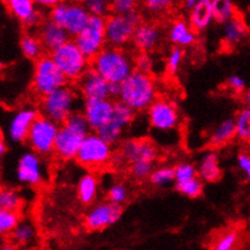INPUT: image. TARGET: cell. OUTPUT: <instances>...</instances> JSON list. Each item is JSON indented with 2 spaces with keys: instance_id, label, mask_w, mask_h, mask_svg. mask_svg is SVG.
I'll use <instances>...</instances> for the list:
<instances>
[{
  "instance_id": "cell-1",
  "label": "cell",
  "mask_w": 250,
  "mask_h": 250,
  "mask_svg": "<svg viewBox=\"0 0 250 250\" xmlns=\"http://www.w3.org/2000/svg\"><path fill=\"white\" fill-rule=\"evenodd\" d=\"M90 64L109 84H122L136 71L135 59L121 47L106 46Z\"/></svg>"
},
{
  "instance_id": "cell-2",
  "label": "cell",
  "mask_w": 250,
  "mask_h": 250,
  "mask_svg": "<svg viewBox=\"0 0 250 250\" xmlns=\"http://www.w3.org/2000/svg\"><path fill=\"white\" fill-rule=\"evenodd\" d=\"M158 95L156 79L151 74L135 71L126 81L121 84L119 101L132 111H147L156 102Z\"/></svg>"
},
{
  "instance_id": "cell-3",
  "label": "cell",
  "mask_w": 250,
  "mask_h": 250,
  "mask_svg": "<svg viewBox=\"0 0 250 250\" xmlns=\"http://www.w3.org/2000/svg\"><path fill=\"white\" fill-rule=\"evenodd\" d=\"M91 132L83 112L76 111L63 124L60 125V131L55 142V156L61 161L76 159L84 139Z\"/></svg>"
},
{
  "instance_id": "cell-4",
  "label": "cell",
  "mask_w": 250,
  "mask_h": 250,
  "mask_svg": "<svg viewBox=\"0 0 250 250\" xmlns=\"http://www.w3.org/2000/svg\"><path fill=\"white\" fill-rule=\"evenodd\" d=\"M78 92L71 85L61 87L41 99L39 112L42 116L62 125L77 111Z\"/></svg>"
},
{
  "instance_id": "cell-5",
  "label": "cell",
  "mask_w": 250,
  "mask_h": 250,
  "mask_svg": "<svg viewBox=\"0 0 250 250\" xmlns=\"http://www.w3.org/2000/svg\"><path fill=\"white\" fill-rule=\"evenodd\" d=\"M50 56L68 82H78L90 68V60L86 59L74 41L66 42L51 52Z\"/></svg>"
},
{
  "instance_id": "cell-6",
  "label": "cell",
  "mask_w": 250,
  "mask_h": 250,
  "mask_svg": "<svg viewBox=\"0 0 250 250\" xmlns=\"http://www.w3.org/2000/svg\"><path fill=\"white\" fill-rule=\"evenodd\" d=\"M68 85V81L55 64L50 55H44L34 64L32 86L38 96H47L51 92Z\"/></svg>"
},
{
  "instance_id": "cell-7",
  "label": "cell",
  "mask_w": 250,
  "mask_h": 250,
  "mask_svg": "<svg viewBox=\"0 0 250 250\" xmlns=\"http://www.w3.org/2000/svg\"><path fill=\"white\" fill-rule=\"evenodd\" d=\"M90 17L86 7L81 2L59 1L49 11V19L63 27L67 33L74 38L85 28Z\"/></svg>"
},
{
  "instance_id": "cell-8",
  "label": "cell",
  "mask_w": 250,
  "mask_h": 250,
  "mask_svg": "<svg viewBox=\"0 0 250 250\" xmlns=\"http://www.w3.org/2000/svg\"><path fill=\"white\" fill-rule=\"evenodd\" d=\"M113 148L97 132H90L84 139L76 161L89 169H101L113 159Z\"/></svg>"
},
{
  "instance_id": "cell-9",
  "label": "cell",
  "mask_w": 250,
  "mask_h": 250,
  "mask_svg": "<svg viewBox=\"0 0 250 250\" xmlns=\"http://www.w3.org/2000/svg\"><path fill=\"white\" fill-rule=\"evenodd\" d=\"M106 17L91 16L85 28L73 39L90 61L106 47Z\"/></svg>"
},
{
  "instance_id": "cell-10",
  "label": "cell",
  "mask_w": 250,
  "mask_h": 250,
  "mask_svg": "<svg viewBox=\"0 0 250 250\" xmlns=\"http://www.w3.org/2000/svg\"><path fill=\"white\" fill-rule=\"evenodd\" d=\"M142 23V19L140 14L127 15H109L106 20V39L107 44L113 47H121L132 42L135 32Z\"/></svg>"
},
{
  "instance_id": "cell-11",
  "label": "cell",
  "mask_w": 250,
  "mask_h": 250,
  "mask_svg": "<svg viewBox=\"0 0 250 250\" xmlns=\"http://www.w3.org/2000/svg\"><path fill=\"white\" fill-rule=\"evenodd\" d=\"M60 131V125L44 116H39L31 127L27 144L39 156H50L55 151V142Z\"/></svg>"
},
{
  "instance_id": "cell-12",
  "label": "cell",
  "mask_w": 250,
  "mask_h": 250,
  "mask_svg": "<svg viewBox=\"0 0 250 250\" xmlns=\"http://www.w3.org/2000/svg\"><path fill=\"white\" fill-rule=\"evenodd\" d=\"M119 157L127 164L135 163H152L158 159L159 152L153 141L144 137H134L127 139L121 144L119 147Z\"/></svg>"
},
{
  "instance_id": "cell-13",
  "label": "cell",
  "mask_w": 250,
  "mask_h": 250,
  "mask_svg": "<svg viewBox=\"0 0 250 250\" xmlns=\"http://www.w3.org/2000/svg\"><path fill=\"white\" fill-rule=\"evenodd\" d=\"M147 119L157 131H172L180 125V113L176 104L167 99H157L147 109Z\"/></svg>"
},
{
  "instance_id": "cell-14",
  "label": "cell",
  "mask_w": 250,
  "mask_h": 250,
  "mask_svg": "<svg viewBox=\"0 0 250 250\" xmlns=\"http://www.w3.org/2000/svg\"><path fill=\"white\" fill-rule=\"evenodd\" d=\"M135 112L131 108L124 104L123 102L116 101L114 104V112L109 122L104 127L97 131V134L102 137L111 146L118 144L123 137L125 130L134 122Z\"/></svg>"
},
{
  "instance_id": "cell-15",
  "label": "cell",
  "mask_w": 250,
  "mask_h": 250,
  "mask_svg": "<svg viewBox=\"0 0 250 250\" xmlns=\"http://www.w3.org/2000/svg\"><path fill=\"white\" fill-rule=\"evenodd\" d=\"M39 116H41V112L36 107L24 106L17 109L7 123V139L15 144H22V142L27 141L32 125Z\"/></svg>"
},
{
  "instance_id": "cell-16",
  "label": "cell",
  "mask_w": 250,
  "mask_h": 250,
  "mask_svg": "<svg viewBox=\"0 0 250 250\" xmlns=\"http://www.w3.org/2000/svg\"><path fill=\"white\" fill-rule=\"evenodd\" d=\"M16 177L27 186L42 185L45 179V166L42 156L33 151L22 154L17 162Z\"/></svg>"
},
{
  "instance_id": "cell-17",
  "label": "cell",
  "mask_w": 250,
  "mask_h": 250,
  "mask_svg": "<svg viewBox=\"0 0 250 250\" xmlns=\"http://www.w3.org/2000/svg\"><path fill=\"white\" fill-rule=\"evenodd\" d=\"M122 214H123V208L121 206H116L111 202H102L95 204L86 212L84 224L90 231H101L116 224L121 219Z\"/></svg>"
},
{
  "instance_id": "cell-18",
  "label": "cell",
  "mask_w": 250,
  "mask_h": 250,
  "mask_svg": "<svg viewBox=\"0 0 250 250\" xmlns=\"http://www.w3.org/2000/svg\"><path fill=\"white\" fill-rule=\"evenodd\" d=\"M116 101L111 99L106 100H89L84 101L83 114L86 118L91 131L97 132L101 127L109 122L114 112Z\"/></svg>"
},
{
  "instance_id": "cell-19",
  "label": "cell",
  "mask_w": 250,
  "mask_h": 250,
  "mask_svg": "<svg viewBox=\"0 0 250 250\" xmlns=\"http://www.w3.org/2000/svg\"><path fill=\"white\" fill-rule=\"evenodd\" d=\"M77 86L79 94L84 97L85 101L111 99L109 95L111 84L92 68H89V71L77 82Z\"/></svg>"
},
{
  "instance_id": "cell-20",
  "label": "cell",
  "mask_w": 250,
  "mask_h": 250,
  "mask_svg": "<svg viewBox=\"0 0 250 250\" xmlns=\"http://www.w3.org/2000/svg\"><path fill=\"white\" fill-rule=\"evenodd\" d=\"M163 38L164 32L159 24L154 22H142L135 32L132 42L140 52L149 54L161 46Z\"/></svg>"
},
{
  "instance_id": "cell-21",
  "label": "cell",
  "mask_w": 250,
  "mask_h": 250,
  "mask_svg": "<svg viewBox=\"0 0 250 250\" xmlns=\"http://www.w3.org/2000/svg\"><path fill=\"white\" fill-rule=\"evenodd\" d=\"M5 4L7 11L28 28L39 27L44 21L42 20L38 5L33 0H7Z\"/></svg>"
},
{
  "instance_id": "cell-22",
  "label": "cell",
  "mask_w": 250,
  "mask_h": 250,
  "mask_svg": "<svg viewBox=\"0 0 250 250\" xmlns=\"http://www.w3.org/2000/svg\"><path fill=\"white\" fill-rule=\"evenodd\" d=\"M38 38L41 39L44 49L50 54L71 41V36L67 33L66 29L50 19L44 20L38 27Z\"/></svg>"
},
{
  "instance_id": "cell-23",
  "label": "cell",
  "mask_w": 250,
  "mask_h": 250,
  "mask_svg": "<svg viewBox=\"0 0 250 250\" xmlns=\"http://www.w3.org/2000/svg\"><path fill=\"white\" fill-rule=\"evenodd\" d=\"M214 21L212 1L210 0H198L196 6L188 12V23L194 32L206 31Z\"/></svg>"
},
{
  "instance_id": "cell-24",
  "label": "cell",
  "mask_w": 250,
  "mask_h": 250,
  "mask_svg": "<svg viewBox=\"0 0 250 250\" xmlns=\"http://www.w3.org/2000/svg\"><path fill=\"white\" fill-rule=\"evenodd\" d=\"M167 38L172 44L180 47L192 46L197 41L196 32L184 19H177L171 22L167 28Z\"/></svg>"
},
{
  "instance_id": "cell-25",
  "label": "cell",
  "mask_w": 250,
  "mask_h": 250,
  "mask_svg": "<svg viewBox=\"0 0 250 250\" xmlns=\"http://www.w3.org/2000/svg\"><path fill=\"white\" fill-rule=\"evenodd\" d=\"M197 169H198V177L203 182H216L222 175L219 156L214 151H207L206 153H203L199 159Z\"/></svg>"
},
{
  "instance_id": "cell-26",
  "label": "cell",
  "mask_w": 250,
  "mask_h": 250,
  "mask_svg": "<svg viewBox=\"0 0 250 250\" xmlns=\"http://www.w3.org/2000/svg\"><path fill=\"white\" fill-rule=\"evenodd\" d=\"M249 28L241 15H236L232 20L222 26V36L225 44L229 46L239 44L248 37Z\"/></svg>"
},
{
  "instance_id": "cell-27",
  "label": "cell",
  "mask_w": 250,
  "mask_h": 250,
  "mask_svg": "<svg viewBox=\"0 0 250 250\" xmlns=\"http://www.w3.org/2000/svg\"><path fill=\"white\" fill-rule=\"evenodd\" d=\"M77 194L78 199L84 206H91L95 203L99 194V180L96 175L91 172H86L79 179L77 186Z\"/></svg>"
},
{
  "instance_id": "cell-28",
  "label": "cell",
  "mask_w": 250,
  "mask_h": 250,
  "mask_svg": "<svg viewBox=\"0 0 250 250\" xmlns=\"http://www.w3.org/2000/svg\"><path fill=\"white\" fill-rule=\"evenodd\" d=\"M236 137V125L233 118H227L215 126L209 137V144L212 147H221L229 144Z\"/></svg>"
},
{
  "instance_id": "cell-29",
  "label": "cell",
  "mask_w": 250,
  "mask_h": 250,
  "mask_svg": "<svg viewBox=\"0 0 250 250\" xmlns=\"http://www.w3.org/2000/svg\"><path fill=\"white\" fill-rule=\"evenodd\" d=\"M20 50L26 59L32 61H38L41 57L44 56L45 51L41 39L29 33L23 34L20 39Z\"/></svg>"
},
{
  "instance_id": "cell-30",
  "label": "cell",
  "mask_w": 250,
  "mask_h": 250,
  "mask_svg": "<svg viewBox=\"0 0 250 250\" xmlns=\"http://www.w3.org/2000/svg\"><path fill=\"white\" fill-rule=\"evenodd\" d=\"M212 12L215 22L222 24L233 19L237 14V7L231 0H214L212 1Z\"/></svg>"
},
{
  "instance_id": "cell-31",
  "label": "cell",
  "mask_w": 250,
  "mask_h": 250,
  "mask_svg": "<svg viewBox=\"0 0 250 250\" xmlns=\"http://www.w3.org/2000/svg\"><path fill=\"white\" fill-rule=\"evenodd\" d=\"M236 137L244 144H250V109L242 107L234 116Z\"/></svg>"
},
{
  "instance_id": "cell-32",
  "label": "cell",
  "mask_w": 250,
  "mask_h": 250,
  "mask_svg": "<svg viewBox=\"0 0 250 250\" xmlns=\"http://www.w3.org/2000/svg\"><path fill=\"white\" fill-rule=\"evenodd\" d=\"M23 199L20 196L19 192L14 188H2L0 192V208L11 211H20Z\"/></svg>"
},
{
  "instance_id": "cell-33",
  "label": "cell",
  "mask_w": 250,
  "mask_h": 250,
  "mask_svg": "<svg viewBox=\"0 0 250 250\" xmlns=\"http://www.w3.org/2000/svg\"><path fill=\"white\" fill-rule=\"evenodd\" d=\"M149 184L154 187H166L175 182V171L174 167L163 166L154 169L152 175L148 179Z\"/></svg>"
},
{
  "instance_id": "cell-34",
  "label": "cell",
  "mask_w": 250,
  "mask_h": 250,
  "mask_svg": "<svg viewBox=\"0 0 250 250\" xmlns=\"http://www.w3.org/2000/svg\"><path fill=\"white\" fill-rule=\"evenodd\" d=\"M36 227L29 221H21L11 233L12 239L17 244H28L36 237Z\"/></svg>"
},
{
  "instance_id": "cell-35",
  "label": "cell",
  "mask_w": 250,
  "mask_h": 250,
  "mask_svg": "<svg viewBox=\"0 0 250 250\" xmlns=\"http://www.w3.org/2000/svg\"><path fill=\"white\" fill-rule=\"evenodd\" d=\"M21 222V215L19 211L0 210V232L1 234H11L14 229Z\"/></svg>"
},
{
  "instance_id": "cell-36",
  "label": "cell",
  "mask_w": 250,
  "mask_h": 250,
  "mask_svg": "<svg viewBox=\"0 0 250 250\" xmlns=\"http://www.w3.org/2000/svg\"><path fill=\"white\" fill-rule=\"evenodd\" d=\"M175 171V184L191 181L198 177V169L193 163L189 162H181L174 167Z\"/></svg>"
},
{
  "instance_id": "cell-37",
  "label": "cell",
  "mask_w": 250,
  "mask_h": 250,
  "mask_svg": "<svg viewBox=\"0 0 250 250\" xmlns=\"http://www.w3.org/2000/svg\"><path fill=\"white\" fill-rule=\"evenodd\" d=\"M176 191L188 198H197L203 192V181L199 177L191 180V181L181 182V184H175Z\"/></svg>"
},
{
  "instance_id": "cell-38",
  "label": "cell",
  "mask_w": 250,
  "mask_h": 250,
  "mask_svg": "<svg viewBox=\"0 0 250 250\" xmlns=\"http://www.w3.org/2000/svg\"><path fill=\"white\" fill-rule=\"evenodd\" d=\"M238 241L239 236L237 231L229 229V231L220 234L219 238L215 241L214 246H212V250H234Z\"/></svg>"
},
{
  "instance_id": "cell-39",
  "label": "cell",
  "mask_w": 250,
  "mask_h": 250,
  "mask_svg": "<svg viewBox=\"0 0 250 250\" xmlns=\"http://www.w3.org/2000/svg\"><path fill=\"white\" fill-rule=\"evenodd\" d=\"M107 197H108V202L116 204V206H123L126 202L127 197H129V191L127 187L124 184H113L107 191Z\"/></svg>"
},
{
  "instance_id": "cell-40",
  "label": "cell",
  "mask_w": 250,
  "mask_h": 250,
  "mask_svg": "<svg viewBox=\"0 0 250 250\" xmlns=\"http://www.w3.org/2000/svg\"><path fill=\"white\" fill-rule=\"evenodd\" d=\"M154 169H156L154 164L142 162V163L131 164L129 167V172L130 176L134 180H136V181H144V180L149 179V176L154 171Z\"/></svg>"
},
{
  "instance_id": "cell-41",
  "label": "cell",
  "mask_w": 250,
  "mask_h": 250,
  "mask_svg": "<svg viewBox=\"0 0 250 250\" xmlns=\"http://www.w3.org/2000/svg\"><path fill=\"white\" fill-rule=\"evenodd\" d=\"M184 61V50L180 46L171 47L167 57V71L169 74H175Z\"/></svg>"
},
{
  "instance_id": "cell-42",
  "label": "cell",
  "mask_w": 250,
  "mask_h": 250,
  "mask_svg": "<svg viewBox=\"0 0 250 250\" xmlns=\"http://www.w3.org/2000/svg\"><path fill=\"white\" fill-rule=\"evenodd\" d=\"M83 4L89 11L90 16L106 17L111 10V2L106 1V0H86Z\"/></svg>"
},
{
  "instance_id": "cell-43",
  "label": "cell",
  "mask_w": 250,
  "mask_h": 250,
  "mask_svg": "<svg viewBox=\"0 0 250 250\" xmlns=\"http://www.w3.org/2000/svg\"><path fill=\"white\" fill-rule=\"evenodd\" d=\"M111 11L113 12V15H121V16L136 14L137 2L134 0H116L111 2Z\"/></svg>"
},
{
  "instance_id": "cell-44",
  "label": "cell",
  "mask_w": 250,
  "mask_h": 250,
  "mask_svg": "<svg viewBox=\"0 0 250 250\" xmlns=\"http://www.w3.org/2000/svg\"><path fill=\"white\" fill-rule=\"evenodd\" d=\"M172 2L169 0H147L144 2V7L151 15H163L171 7Z\"/></svg>"
},
{
  "instance_id": "cell-45",
  "label": "cell",
  "mask_w": 250,
  "mask_h": 250,
  "mask_svg": "<svg viewBox=\"0 0 250 250\" xmlns=\"http://www.w3.org/2000/svg\"><path fill=\"white\" fill-rule=\"evenodd\" d=\"M154 61L153 57L146 52H140L136 57H135V68L136 71L142 72V73L151 74L152 69H153Z\"/></svg>"
},
{
  "instance_id": "cell-46",
  "label": "cell",
  "mask_w": 250,
  "mask_h": 250,
  "mask_svg": "<svg viewBox=\"0 0 250 250\" xmlns=\"http://www.w3.org/2000/svg\"><path fill=\"white\" fill-rule=\"evenodd\" d=\"M227 86H229V90L234 92L237 95L244 94V91L247 90V83L241 76H237V74H233V76H229L227 78L226 82Z\"/></svg>"
},
{
  "instance_id": "cell-47",
  "label": "cell",
  "mask_w": 250,
  "mask_h": 250,
  "mask_svg": "<svg viewBox=\"0 0 250 250\" xmlns=\"http://www.w3.org/2000/svg\"><path fill=\"white\" fill-rule=\"evenodd\" d=\"M237 166H238L242 174L244 175L247 181L250 182V154L247 152H241L237 156Z\"/></svg>"
},
{
  "instance_id": "cell-48",
  "label": "cell",
  "mask_w": 250,
  "mask_h": 250,
  "mask_svg": "<svg viewBox=\"0 0 250 250\" xmlns=\"http://www.w3.org/2000/svg\"><path fill=\"white\" fill-rule=\"evenodd\" d=\"M109 95H111V100L119 99V95H121V84H111Z\"/></svg>"
},
{
  "instance_id": "cell-49",
  "label": "cell",
  "mask_w": 250,
  "mask_h": 250,
  "mask_svg": "<svg viewBox=\"0 0 250 250\" xmlns=\"http://www.w3.org/2000/svg\"><path fill=\"white\" fill-rule=\"evenodd\" d=\"M36 2L38 6L47 7L49 10H51L52 7H54L59 1H56V0H38V1H36Z\"/></svg>"
},
{
  "instance_id": "cell-50",
  "label": "cell",
  "mask_w": 250,
  "mask_h": 250,
  "mask_svg": "<svg viewBox=\"0 0 250 250\" xmlns=\"http://www.w3.org/2000/svg\"><path fill=\"white\" fill-rule=\"evenodd\" d=\"M243 104H244V107H247V108L250 109V87H248V89L244 91Z\"/></svg>"
},
{
  "instance_id": "cell-51",
  "label": "cell",
  "mask_w": 250,
  "mask_h": 250,
  "mask_svg": "<svg viewBox=\"0 0 250 250\" xmlns=\"http://www.w3.org/2000/svg\"><path fill=\"white\" fill-rule=\"evenodd\" d=\"M197 2H198V0H186V1H184V4L182 5H184L185 9L189 12L194 6H196Z\"/></svg>"
},
{
  "instance_id": "cell-52",
  "label": "cell",
  "mask_w": 250,
  "mask_h": 250,
  "mask_svg": "<svg viewBox=\"0 0 250 250\" xmlns=\"http://www.w3.org/2000/svg\"><path fill=\"white\" fill-rule=\"evenodd\" d=\"M7 147H6V142L5 141H0V156H4L5 152H6Z\"/></svg>"
},
{
  "instance_id": "cell-53",
  "label": "cell",
  "mask_w": 250,
  "mask_h": 250,
  "mask_svg": "<svg viewBox=\"0 0 250 250\" xmlns=\"http://www.w3.org/2000/svg\"><path fill=\"white\" fill-rule=\"evenodd\" d=\"M1 250H15V249H14V247H11V246H9V244H6V246L2 247Z\"/></svg>"
}]
</instances>
